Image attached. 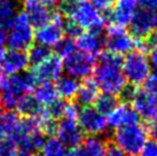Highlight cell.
Listing matches in <instances>:
<instances>
[{"label": "cell", "mask_w": 157, "mask_h": 156, "mask_svg": "<svg viewBox=\"0 0 157 156\" xmlns=\"http://www.w3.org/2000/svg\"><path fill=\"white\" fill-rule=\"evenodd\" d=\"M117 104H118L117 96L108 94V93H100L99 96L96 98L95 102L93 104V107H94L98 111H100L102 115L107 116Z\"/></svg>", "instance_id": "obj_28"}, {"label": "cell", "mask_w": 157, "mask_h": 156, "mask_svg": "<svg viewBox=\"0 0 157 156\" xmlns=\"http://www.w3.org/2000/svg\"><path fill=\"white\" fill-rule=\"evenodd\" d=\"M20 148L16 142L9 138L0 139V156H18Z\"/></svg>", "instance_id": "obj_32"}, {"label": "cell", "mask_w": 157, "mask_h": 156, "mask_svg": "<svg viewBox=\"0 0 157 156\" xmlns=\"http://www.w3.org/2000/svg\"><path fill=\"white\" fill-rule=\"evenodd\" d=\"M22 117L14 110L0 109V139L9 138L13 140L16 135Z\"/></svg>", "instance_id": "obj_21"}, {"label": "cell", "mask_w": 157, "mask_h": 156, "mask_svg": "<svg viewBox=\"0 0 157 156\" xmlns=\"http://www.w3.org/2000/svg\"><path fill=\"white\" fill-rule=\"evenodd\" d=\"M55 88L60 99L71 101L77 96L79 88V80L69 75H62L55 82Z\"/></svg>", "instance_id": "obj_24"}, {"label": "cell", "mask_w": 157, "mask_h": 156, "mask_svg": "<svg viewBox=\"0 0 157 156\" xmlns=\"http://www.w3.org/2000/svg\"><path fill=\"white\" fill-rule=\"evenodd\" d=\"M153 13L139 8L130 23V32L138 41H146L151 37L154 31Z\"/></svg>", "instance_id": "obj_16"}, {"label": "cell", "mask_w": 157, "mask_h": 156, "mask_svg": "<svg viewBox=\"0 0 157 156\" xmlns=\"http://www.w3.org/2000/svg\"><path fill=\"white\" fill-rule=\"evenodd\" d=\"M140 156H157V142L148 140L140 153Z\"/></svg>", "instance_id": "obj_34"}, {"label": "cell", "mask_w": 157, "mask_h": 156, "mask_svg": "<svg viewBox=\"0 0 157 156\" xmlns=\"http://www.w3.org/2000/svg\"><path fill=\"white\" fill-rule=\"evenodd\" d=\"M6 77H7V75L5 74V71L2 70V68L0 67V84L4 82L5 79H6Z\"/></svg>", "instance_id": "obj_44"}, {"label": "cell", "mask_w": 157, "mask_h": 156, "mask_svg": "<svg viewBox=\"0 0 157 156\" xmlns=\"http://www.w3.org/2000/svg\"><path fill=\"white\" fill-rule=\"evenodd\" d=\"M100 94V90L95 84L94 79L91 77L83 79V82L79 83V88L76 96V102L83 107L93 106L96 98Z\"/></svg>", "instance_id": "obj_22"}, {"label": "cell", "mask_w": 157, "mask_h": 156, "mask_svg": "<svg viewBox=\"0 0 157 156\" xmlns=\"http://www.w3.org/2000/svg\"><path fill=\"white\" fill-rule=\"evenodd\" d=\"M138 9V0H115L113 7L109 10L111 24L126 28L130 25Z\"/></svg>", "instance_id": "obj_14"}, {"label": "cell", "mask_w": 157, "mask_h": 156, "mask_svg": "<svg viewBox=\"0 0 157 156\" xmlns=\"http://www.w3.org/2000/svg\"><path fill=\"white\" fill-rule=\"evenodd\" d=\"M153 22H154V30L157 31V10L154 13V16H153Z\"/></svg>", "instance_id": "obj_45"}, {"label": "cell", "mask_w": 157, "mask_h": 156, "mask_svg": "<svg viewBox=\"0 0 157 156\" xmlns=\"http://www.w3.org/2000/svg\"><path fill=\"white\" fill-rule=\"evenodd\" d=\"M66 18L61 13H53L52 18L35 30V41L47 48H55L66 37Z\"/></svg>", "instance_id": "obj_8"}, {"label": "cell", "mask_w": 157, "mask_h": 156, "mask_svg": "<svg viewBox=\"0 0 157 156\" xmlns=\"http://www.w3.org/2000/svg\"><path fill=\"white\" fill-rule=\"evenodd\" d=\"M37 84L39 83H55L63 75V63L56 54L48 57L41 63L32 67L30 71Z\"/></svg>", "instance_id": "obj_12"}, {"label": "cell", "mask_w": 157, "mask_h": 156, "mask_svg": "<svg viewBox=\"0 0 157 156\" xmlns=\"http://www.w3.org/2000/svg\"><path fill=\"white\" fill-rule=\"evenodd\" d=\"M77 123L84 135H87L102 137L109 129L105 116L98 111L93 106L80 108Z\"/></svg>", "instance_id": "obj_11"}, {"label": "cell", "mask_w": 157, "mask_h": 156, "mask_svg": "<svg viewBox=\"0 0 157 156\" xmlns=\"http://www.w3.org/2000/svg\"><path fill=\"white\" fill-rule=\"evenodd\" d=\"M79 111H80V108H79V104L77 103V102L66 101V102L63 103V108H62V114H61V118H60V119L77 122Z\"/></svg>", "instance_id": "obj_31"}, {"label": "cell", "mask_w": 157, "mask_h": 156, "mask_svg": "<svg viewBox=\"0 0 157 156\" xmlns=\"http://www.w3.org/2000/svg\"><path fill=\"white\" fill-rule=\"evenodd\" d=\"M103 43L107 52L116 54L118 57H125L138 46V40L131 35L126 28L110 24L103 36Z\"/></svg>", "instance_id": "obj_7"}, {"label": "cell", "mask_w": 157, "mask_h": 156, "mask_svg": "<svg viewBox=\"0 0 157 156\" xmlns=\"http://www.w3.org/2000/svg\"><path fill=\"white\" fill-rule=\"evenodd\" d=\"M147 131H148L149 138H151L153 141L157 142V117L153 121H150L149 126L147 127Z\"/></svg>", "instance_id": "obj_37"}, {"label": "cell", "mask_w": 157, "mask_h": 156, "mask_svg": "<svg viewBox=\"0 0 157 156\" xmlns=\"http://www.w3.org/2000/svg\"><path fill=\"white\" fill-rule=\"evenodd\" d=\"M142 85H144V92L157 98V70H154L150 72Z\"/></svg>", "instance_id": "obj_33"}, {"label": "cell", "mask_w": 157, "mask_h": 156, "mask_svg": "<svg viewBox=\"0 0 157 156\" xmlns=\"http://www.w3.org/2000/svg\"><path fill=\"white\" fill-rule=\"evenodd\" d=\"M138 1H139V8L153 14L157 10V0H138Z\"/></svg>", "instance_id": "obj_36"}, {"label": "cell", "mask_w": 157, "mask_h": 156, "mask_svg": "<svg viewBox=\"0 0 157 156\" xmlns=\"http://www.w3.org/2000/svg\"><path fill=\"white\" fill-rule=\"evenodd\" d=\"M18 14V5L15 0H5L0 4V28L7 30Z\"/></svg>", "instance_id": "obj_27"}, {"label": "cell", "mask_w": 157, "mask_h": 156, "mask_svg": "<svg viewBox=\"0 0 157 156\" xmlns=\"http://www.w3.org/2000/svg\"><path fill=\"white\" fill-rule=\"evenodd\" d=\"M38 153L39 156H67L68 148L56 137H48Z\"/></svg>", "instance_id": "obj_26"}, {"label": "cell", "mask_w": 157, "mask_h": 156, "mask_svg": "<svg viewBox=\"0 0 157 156\" xmlns=\"http://www.w3.org/2000/svg\"><path fill=\"white\" fill-rule=\"evenodd\" d=\"M54 137H56L67 148H78L83 142L84 132L79 127L78 123L74 121L60 119L56 123L54 131Z\"/></svg>", "instance_id": "obj_13"}, {"label": "cell", "mask_w": 157, "mask_h": 156, "mask_svg": "<svg viewBox=\"0 0 157 156\" xmlns=\"http://www.w3.org/2000/svg\"><path fill=\"white\" fill-rule=\"evenodd\" d=\"M32 96L43 108H51L60 102L61 99L57 94L55 85L53 83H39L32 91Z\"/></svg>", "instance_id": "obj_20"}, {"label": "cell", "mask_w": 157, "mask_h": 156, "mask_svg": "<svg viewBox=\"0 0 157 156\" xmlns=\"http://www.w3.org/2000/svg\"><path fill=\"white\" fill-rule=\"evenodd\" d=\"M38 1H40L41 4H44L45 6H47L49 8H52V7H55L56 5L61 4L62 0H38Z\"/></svg>", "instance_id": "obj_39"}, {"label": "cell", "mask_w": 157, "mask_h": 156, "mask_svg": "<svg viewBox=\"0 0 157 156\" xmlns=\"http://www.w3.org/2000/svg\"><path fill=\"white\" fill-rule=\"evenodd\" d=\"M93 6H95L96 8L100 12L105 13V12H109L110 8L113 7L115 0H90Z\"/></svg>", "instance_id": "obj_35"}, {"label": "cell", "mask_w": 157, "mask_h": 156, "mask_svg": "<svg viewBox=\"0 0 157 156\" xmlns=\"http://www.w3.org/2000/svg\"><path fill=\"white\" fill-rule=\"evenodd\" d=\"M35 28L23 13H18L10 23L7 32L6 44L10 49L26 52L35 43Z\"/></svg>", "instance_id": "obj_6"}, {"label": "cell", "mask_w": 157, "mask_h": 156, "mask_svg": "<svg viewBox=\"0 0 157 156\" xmlns=\"http://www.w3.org/2000/svg\"><path fill=\"white\" fill-rule=\"evenodd\" d=\"M148 57H149V61H150V64H151V68H155L157 70V49L150 48Z\"/></svg>", "instance_id": "obj_38"}, {"label": "cell", "mask_w": 157, "mask_h": 156, "mask_svg": "<svg viewBox=\"0 0 157 156\" xmlns=\"http://www.w3.org/2000/svg\"><path fill=\"white\" fill-rule=\"evenodd\" d=\"M22 7V13L30 21L35 29L44 25L45 23H47L52 18L53 12L51 8L38 0H23Z\"/></svg>", "instance_id": "obj_17"}, {"label": "cell", "mask_w": 157, "mask_h": 156, "mask_svg": "<svg viewBox=\"0 0 157 156\" xmlns=\"http://www.w3.org/2000/svg\"><path fill=\"white\" fill-rule=\"evenodd\" d=\"M75 43L77 49L93 57L102 53V49L105 47L103 36L101 35V31H82L75 38Z\"/></svg>", "instance_id": "obj_18"}, {"label": "cell", "mask_w": 157, "mask_h": 156, "mask_svg": "<svg viewBox=\"0 0 157 156\" xmlns=\"http://www.w3.org/2000/svg\"><path fill=\"white\" fill-rule=\"evenodd\" d=\"M108 147L109 146L103 137L88 135L83 140L79 149L83 156H107Z\"/></svg>", "instance_id": "obj_23"}, {"label": "cell", "mask_w": 157, "mask_h": 156, "mask_svg": "<svg viewBox=\"0 0 157 156\" xmlns=\"http://www.w3.org/2000/svg\"><path fill=\"white\" fill-rule=\"evenodd\" d=\"M29 65L30 63H29L28 53L23 52V51L9 49L6 52V55H5L0 67L2 68L7 76H13V75L25 72Z\"/></svg>", "instance_id": "obj_19"}, {"label": "cell", "mask_w": 157, "mask_h": 156, "mask_svg": "<svg viewBox=\"0 0 157 156\" xmlns=\"http://www.w3.org/2000/svg\"><path fill=\"white\" fill-rule=\"evenodd\" d=\"M26 53H28V57H29V63H30V65H32V67L41 63V62L46 60L48 57L52 55V52H51L49 48L44 47V46H41V45H38V44L32 45Z\"/></svg>", "instance_id": "obj_29"}, {"label": "cell", "mask_w": 157, "mask_h": 156, "mask_svg": "<svg viewBox=\"0 0 157 156\" xmlns=\"http://www.w3.org/2000/svg\"><path fill=\"white\" fill-rule=\"evenodd\" d=\"M122 61V57L110 52L99 54L92 78L101 93H108L115 96H123L127 87V82L123 74Z\"/></svg>", "instance_id": "obj_1"}, {"label": "cell", "mask_w": 157, "mask_h": 156, "mask_svg": "<svg viewBox=\"0 0 157 156\" xmlns=\"http://www.w3.org/2000/svg\"><path fill=\"white\" fill-rule=\"evenodd\" d=\"M62 63L66 75H69L78 80H83L92 76L95 68L96 57L79 49H75L62 60Z\"/></svg>", "instance_id": "obj_9"}, {"label": "cell", "mask_w": 157, "mask_h": 156, "mask_svg": "<svg viewBox=\"0 0 157 156\" xmlns=\"http://www.w3.org/2000/svg\"><path fill=\"white\" fill-rule=\"evenodd\" d=\"M62 15L80 31H101L105 25V14L90 0H62Z\"/></svg>", "instance_id": "obj_2"}, {"label": "cell", "mask_w": 157, "mask_h": 156, "mask_svg": "<svg viewBox=\"0 0 157 156\" xmlns=\"http://www.w3.org/2000/svg\"><path fill=\"white\" fill-rule=\"evenodd\" d=\"M56 49V55L61 60H63L66 57H68L69 54L74 52L75 49H77L76 47V43H75V39L71 37H64L62 39L60 43L57 44V46L55 47Z\"/></svg>", "instance_id": "obj_30"}, {"label": "cell", "mask_w": 157, "mask_h": 156, "mask_svg": "<svg viewBox=\"0 0 157 156\" xmlns=\"http://www.w3.org/2000/svg\"><path fill=\"white\" fill-rule=\"evenodd\" d=\"M105 118H107L108 127L113 130L140 122L138 114L134 111L131 104L125 103V102H121V103L118 102L117 106L105 116Z\"/></svg>", "instance_id": "obj_15"}, {"label": "cell", "mask_w": 157, "mask_h": 156, "mask_svg": "<svg viewBox=\"0 0 157 156\" xmlns=\"http://www.w3.org/2000/svg\"><path fill=\"white\" fill-rule=\"evenodd\" d=\"M44 109L40 106L36 99L32 96V94H28V96H23L21 101L18 102L17 107H16V113L21 117H38L41 115L44 111Z\"/></svg>", "instance_id": "obj_25"}, {"label": "cell", "mask_w": 157, "mask_h": 156, "mask_svg": "<svg viewBox=\"0 0 157 156\" xmlns=\"http://www.w3.org/2000/svg\"><path fill=\"white\" fill-rule=\"evenodd\" d=\"M148 45L150 48H155V49H157V35L150 37V40L148 41Z\"/></svg>", "instance_id": "obj_42"}, {"label": "cell", "mask_w": 157, "mask_h": 156, "mask_svg": "<svg viewBox=\"0 0 157 156\" xmlns=\"http://www.w3.org/2000/svg\"><path fill=\"white\" fill-rule=\"evenodd\" d=\"M6 48H5V46H0V64H1V62H2V60H4L5 55H6Z\"/></svg>", "instance_id": "obj_43"}, {"label": "cell", "mask_w": 157, "mask_h": 156, "mask_svg": "<svg viewBox=\"0 0 157 156\" xmlns=\"http://www.w3.org/2000/svg\"><path fill=\"white\" fill-rule=\"evenodd\" d=\"M122 70L127 85L136 87L142 85L153 71L148 54L146 51L135 48L125 55L122 61Z\"/></svg>", "instance_id": "obj_5"}, {"label": "cell", "mask_w": 157, "mask_h": 156, "mask_svg": "<svg viewBox=\"0 0 157 156\" xmlns=\"http://www.w3.org/2000/svg\"><path fill=\"white\" fill-rule=\"evenodd\" d=\"M5 0H0V4H2V2H4Z\"/></svg>", "instance_id": "obj_47"}, {"label": "cell", "mask_w": 157, "mask_h": 156, "mask_svg": "<svg viewBox=\"0 0 157 156\" xmlns=\"http://www.w3.org/2000/svg\"><path fill=\"white\" fill-rule=\"evenodd\" d=\"M123 96L131 101L132 108L138 114L139 118L144 121H153L157 117V98L144 90L127 86Z\"/></svg>", "instance_id": "obj_10"}, {"label": "cell", "mask_w": 157, "mask_h": 156, "mask_svg": "<svg viewBox=\"0 0 157 156\" xmlns=\"http://www.w3.org/2000/svg\"><path fill=\"white\" fill-rule=\"evenodd\" d=\"M35 78L31 72L7 76L0 84V107L4 110L16 109L23 96L31 94L36 87Z\"/></svg>", "instance_id": "obj_3"}, {"label": "cell", "mask_w": 157, "mask_h": 156, "mask_svg": "<svg viewBox=\"0 0 157 156\" xmlns=\"http://www.w3.org/2000/svg\"><path fill=\"white\" fill-rule=\"evenodd\" d=\"M7 41V32L5 29L0 28V46H5Z\"/></svg>", "instance_id": "obj_40"}, {"label": "cell", "mask_w": 157, "mask_h": 156, "mask_svg": "<svg viewBox=\"0 0 157 156\" xmlns=\"http://www.w3.org/2000/svg\"><path fill=\"white\" fill-rule=\"evenodd\" d=\"M113 140V145L127 156H139L149 140L148 131L147 127L139 122L115 130Z\"/></svg>", "instance_id": "obj_4"}, {"label": "cell", "mask_w": 157, "mask_h": 156, "mask_svg": "<svg viewBox=\"0 0 157 156\" xmlns=\"http://www.w3.org/2000/svg\"><path fill=\"white\" fill-rule=\"evenodd\" d=\"M67 156H83L82 155V153H80V149L78 148H72V149H70L69 152L67 153Z\"/></svg>", "instance_id": "obj_41"}, {"label": "cell", "mask_w": 157, "mask_h": 156, "mask_svg": "<svg viewBox=\"0 0 157 156\" xmlns=\"http://www.w3.org/2000/svg\"><path fill=\"white\" fill-rule=\"evenodd\" d=\"M18 156H35L33 154H30V153H25V152H20Z\"/></svg>", "instance_id": "obj_46"}]
</instances>
